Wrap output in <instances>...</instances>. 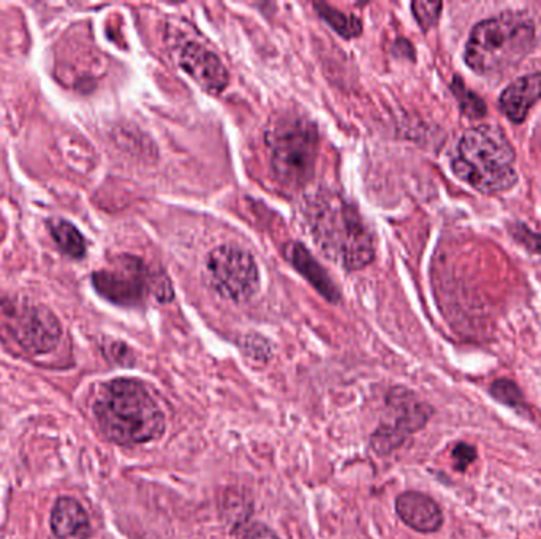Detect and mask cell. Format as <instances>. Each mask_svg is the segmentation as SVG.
<instances>
[{
  "instance_id": "e0dca14e",
  "label": "cell",
  "mask_w": 541,
  "mask_h": 539,
  "mask_svg": "<svg viewBox=\"0 0 541 539\" xmlns=\"http://www.w3.org/2000/svg\"><path fill=\"white\" fill-rule=\"evenodd\" d=\"M490 392L494 400L498 402V404H502V405L514 408L516 412H521V413L524 410H529L524 394L521 391L518 384L512 381V380L498 378L494 383L491 384Z\"/></svg>"
},
{
  "instance_id": "30bf717a",
  "label": "cell",
  "mask_w": 541,
  "mask_h": 539,
  "mask_svg": "<svg viewBox=\"0 0 541 539\" xmlns=\"http://www.w3.org/2000/svg\"><path fill=\"white\" fill-rule=\"evenodd\" d=\"M179 64L209 94H222L230 82V73L220 58L197 42L182 46Z\"/></svg>"
},
{
  "instance_id": "5b68a950",
  "label": "cell",
  "mask_w": 541,
  "mask_h": 539,
  "mask_svg": "<svg viewBox=\"0 0 541 539\" xmlns=\"http://www.w3.org/2000/svg\"><path fill=\"white\" fill-rule=\"evenodd\" d=\"M267 146L273 174L283 187L299 189L311 181L319 152V132L311 120L277 119L267 130Z\"/></svg>"
},
{
  "instance_id": "6da1fadb",
  "label": "cell",
  "mask_w": 541,
  "mask_h": 539,
  "mask_svg": "<svg viewBox=\"0 0 541 539\" xmlns=\"http://www.w3.org/2000/svg\"><path fill=\"white\" fill-rule=\"evenodd\" d=\"M98 427L114 443L138 446L164 435L166 421L148 386L135 378L104 384L94 400Z\"/></svg>"
},
{
  "instance_id": "ffe728a7",
  "label": "cell",
  "mask_w": 541,
  "mask_h": 539,
  "mask_svg": "<svg viewBox=\"0 0 541 539\" xmlns=\"http://www.w3.org/2000/svg\"><path fill=\"white\" fill-rule=\"evenodd\" d=\"M508 231L513 239L522 245L526 250L541 255V235L535 233L522 222H513L508 225Z\"/></svg>"
},
{
  "instance_id": "8fae6325",
  "label": "cell",
  "mask_w": 541,
  "mask_h": 539,
  "mask_svg": "<svg viewBox=\"0 0 541 539\" xmlns=\"http://www.w3.org/2000/svg\"><path fill=\"white\" fill-rule=\"evenodd\" d=\"M396 512L404 524L420 533H436L444 524V512L437 502L423 492L408 490L398 497Z\"/></svg>"
},
{
  "instance_id": "cb8c5ba5",
  "label": "cell",
  "mask_w": 541,
  "mask_h": 539,
  "mask_svg": "<svg viewBox=\"0 0 541 539\" xmlns=\"http://www.w3.org/2000/svg\"><path fill=\"white\" fill-rule=\"evenodd\" d=\"M112 353L114 361L119 362V364H127V366L134 364V356L124 343H112Z\"/></svg>"
},
{
  "instance_id": "9c48e42d",
  "label": "cell",
  "mask_w": 541,
  "mask_h": 539,
  "mask_svg": "<svg viewBox=\"0 0 541 539\" xmlns=\"http://www.w3.org/2000/svg\"><path fill=\"white\" fill-rule=\"evenodd\" d=\"M10 333L21 347L45 355L59 345L62 327L59 320L42 304L10 303L4 305Z\"/></svg>"
},
{
  "instance_id": "603a6c76",
  "label": "cell",
  "mask_w": 541,
  "mask_h": 539,
  "mask_svg": "<svg viewBox=\"0 0 541 539\" xmlns=\"http://www.w3.org/2000/svg\"><path fill=\"white\" fill-rule=\"evenodd\" d=\"M244 351L253 359H267L269 353H271L267 340L259 337V335L245 337Z\"/></svg>"
},
{
  "instance_id": "7402d4cb",
  "label": "cell",
  "mask_w": 541,
  "mask_h": 539,
  "mask_svg": "<svg viewBox=\"0 0 541 539\" xmlns=\"http://www.w3.org/2000/svg\"><path fill=\"white\" fill-rule=\"evenodd\" d=\"M235 533L237 539H281L269 527L259 522L239 525Z\"/></svg>"
},
{
  "instance_id": "9a60e30c",
  "label": "cell",
  "mask_w": 541,
  "mask_h": 539,
  "mask_svg": "<svg viewBox=\"0 0 541 539\" xmlns=\"http://www.w3.org/2000/svg\"><path fill=\"white\" fill-rule=\"evenodd\" d=\"M51 236L60 250L72 258L80 259L86 255L88 245L80 229L67 220H52L50 225Z\"/></svg>"
},
{
  "instance_id": "7a4b0ae2",
  "label": "cell",
  "mask_w": 541,
  "mask_h": 539,
  "mask_svg": "<svg viewBox=\"0 0 541 539\" xmlns=\"http://www.w3.org/2000/svg\"><path fill=\"white\" fill-rule=\"evenodd\" d=\"M305 223L313 243L328 258L358 271L375 257L371 229L355 206L333 193H319L305 203Z\"/></svg>"
},
{
  "instance_id": "ba28073f",
  "label": "cell",
  "mask_w": 541,
  "mask_h": 539,
  "mask_svg": "<svg viewBox=\"0 0 541 539\" xmlns=\"http://www.w3.org/2000/svg\"><path fill=\"white\" fill-rule=\"evenodd\" d=\"M386 420L372 435V446L378 454H390L428 424L432 406L402 386L394 388L386 400Z\"/></svg>"
},
{
  "instance_id": "ac0fdd59",
  "label": "cell",
  "mask_w": 541,
  "mask_h": 539,
  "mask_svg": "<svg viewBox=\"0 0 541 539\" xmlns=\"http://www.w3.org/2000/svg\"><path fill=\"white\" fill-rule=\"evenodd\" d=\"M452 90L454 96L458 98V102H460V112H464L468 118L480 119L486 116V112H488L486 104L483 102L480 96L466 88V84L460 80V76L452 78Z\"/></svg>"
},
{
  "instance_id": "44dd1931",
  "label": "cell",
  "mask_w": 541,
  "mask_h": 539,
  "mask_svg": "<svg viewBox=\"0 0 541 539\" xmlns=\"http://www.w3.org/2000/svg\"><path fill=\"white\" fill-rule=\"evenodd\" d=\"M452 462H454V468L458 472H466L468 466L474 464L476 458H478V452L475 450V446L472 444L460 443L454 444V448L452 450Z\"/></svg>"
},
{
  "instance_id": "3957f363",
  "label": "cell",
  "mask_w": 541,
  "mask_h": 539,
  "mask_svg": "<svg viewBox=\"0 0 541 539\" xmlns=\"http://www.w3.org/2000/svg\"><path fill=\"white\" fill-rule=\"evenodd\" d=\"M537 40L534 19L527 12L506 10L475 24L464 59L483 76L504 73L532 52Z\"/></svg>"
},
{
  "instance_id": "d6986e66",
  "label": "cell",
  "mask_w": 541,
  "mask_h": 539,
  "mask_svg": "<svg viewBox=\"0 0 541 539\" xmlns=\"http://www.w3.org/2000/svg\"><path fill=\"white\" fill-rule=\"evenodd\" d=\"M442 8H444L442 2H423V0L412 2L413 16H415L416 21L424 32L432 29L437 24Z\"/></svg>"
},
{
  "instance_id": "2e32d148",
  "label": "cell",
  "mask_w": 541,
  "mask_h": 539,
  "mask_svg": "<svg viewBox=\"0 0 541 539\" xmlns=\"http://www.w3.org/2000/svg\"><path fill=\"white\" fill-rule=\"evenodd\" d=\"M313 7L319 12L320 18H323L341 37L355 38L363 32L361 21L355 15L342 13L328 4H315Z\"/></svg>"
},
{
  "instance_id": "7c38bea8",
  "label": "cell",
  "mask_w": 541,
  "mask_h": 539,
  "mask_svg": "<svg viewBox=\"0 0 541 539\" xmlns=\"http://www.w3.org/2000/svg\"><path fill=\"white\" fill-rule=\"evenodd\" d=\"M541 98V72L524 74L506 88L498 98V108L513 124H522Z\"/></svg>"
},
{
  "instance_id": "8992f818",
  "label": "cell",
  "mask_w": 541,
  "mask_h": 539,
  "mask_svg": "<svg viewBox=\"0 0 541 539\" xmlns=\"http://www.w3.org/2000/svg\"><path fill=\"white\" fill-rule=\"evenodd\" d=\"M92 285L104 299L120 307H136L148 296L162 304L174 297L168 275L160 269H151L143 259L132 255H120L112 266L92 273Z\"/></svg>"
},
{
  "instance_id": "5bb4252c",
  "label": "cell",
  "mask_w": 541,
  "mask_h": 539,
  "mask_svg": "<svg viewBox=\"0 0 541 539\" xmlns=\"http://www.w3.org/2000/svg\"><path fill=\"white\" fill-rule=\"evenodd\" d=\"M287 258L291 261L298 273L305 275V281H311L312 287L325 296L328 301H339V289L334 285L327 271L320 266L319 261L312 257L311 251L303 244H290L287 247Z\"/></svg>"
},
{
  "instance_id": "52a82bcc",
  "label": "cell",
  "mask_w": 541,
  "mask_h": 539,
  "mask_svg": "<svg viewBox=\"0 0 541 539\" xmlns=\"http://www.w3.org/2000/svg\"><path fill=\"white\" fill-rule=\"evenodd\" d=\"M205 277L217 295L235 303H244L257 295L259 289L257 261L237 245H219L209 251Z\"/></svg>"
},
{
  "instance_id": "4fadbf2b",
  "label": "cell",
  "mask_w": 541,
  "mask_h": 539,
  "mask_svg": "<svg viewBox=\"0 0 541 539\" xmlns=\"http://www.w3.org/2000/svg\"><path fill=\"white\" fill-rule=\"evenodd\" d=\"M52 539H88L90 535V522L88 512L80 503L62 497L52 508Z\"/></svg>"
},
{
  "instance_id": "277c9868",
  "label": "cell",
  "mask_w": 541,
  "mask_h": 539,
  "mask_svg": "<svg viewBox=\"0 0 541 539\" xmlns=\"http://www.w3.org/2000/svg\"><path fill=\"white\" fill-rule=\"evenodd\" d=\"M516 154L504 130L497 126L474 127L462 135L452 173L476 192H506L518 182Z\"/></svg>"
}]
</instances>
